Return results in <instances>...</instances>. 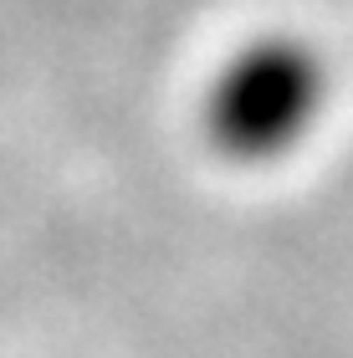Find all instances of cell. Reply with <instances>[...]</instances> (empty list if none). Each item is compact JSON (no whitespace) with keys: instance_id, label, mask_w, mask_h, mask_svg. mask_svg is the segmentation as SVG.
<instances>
[{"instance_id":"cell-1","label":"cell","mask_w":353,"mask_h":358,"mask_svg":"<svg viewBox=\"0 0 353 358\" xmlns=\"http://www.w3.org/2000/svg\"><path fill=\"white\" fill-rule=\"evenodd\" d=\"M338 72L323 41L292 26L240 36L200 87V138L236 169H271L297 159L323 134Z\"/></svg>"}]
</instances>
